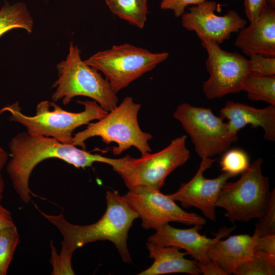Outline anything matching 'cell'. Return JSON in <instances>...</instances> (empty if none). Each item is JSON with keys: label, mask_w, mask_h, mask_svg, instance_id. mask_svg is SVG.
Instances as JSON below:
<instances>
[{"label": "cell", "mask_w": 275, "mask_h": 275, "mask_svg": "<svg viewBox=\"0 0 275 275\" xmlns=\"http://www.w3.org/2000/svg\"><path fill=\"white\" fill-rule=\"evenodd\" d=\"M106 209L96 223L88 225L71 224L64 218L63 212L58 215H48L38 209L41 214L53 224L63 238L62 249L58 254L52 247L50 263L51 274H74L71 258L77 248L99 240L113 243L123 261L132 262L127 247L128 232L138 215L124 196L116 190H108L105 195Z\"/></svg>", "instance_id": "6da1fadb"}, {"label": "cell", "mask_w": 275, "mask_h": 275, "mask_svg": "<svg viewBox=\"0 0 275 275\" xmlns=\"http://www.w3.org/2000/svg\"><path fill=\"white\" fill-rule=\"evenodd\" d=\"M11 159L6 171L14 189L25 203L31 200L32 194L29 180L37 164L48 158H58L77 168L91 167L96 162L112 166L115 158L92 154L72 144L62 143L56 139L34 135L28 131L19 133L9 144Z\"/></svg>", "instance_id": "7a4b0ae2"}, {"label": "cell", "mask_w": 275, "mask_h": 275, "mask_svg": "<svg viewBox=\"0 0 275 275\" xmlns=\"http://www.w3.org/2000/svg\"><path fill=\"white\" fill-rule=\"evenodd\" d=\"M77 102L84 106L83 111L68 112L53 101L45 100L38 104L34 116L23 114L18 101L0 109V114L9 112L10 120L20 123L31 134L51 137L62 143L72 144V133L76 128L88 124L91 121L98 120L108 113L94 100H78Z\"/></svg>", "instance_id": "3957f363"}, {"label": "cell", "mask_w": 275, "mask_h": 275, "mask_svg": "<svg viewBox=\"0 0 275 275\" xmlns=\"http://www.w3.org/2000/svg\"><path fill=\"white\" fill-rule=\"evenodd\" d=\"M185 135L173 140L164 149L133 158L127 155L116 158L112 167L129 191L160 190L168 176L189 159Z\"/></svg>", "instance_id": "277c9868"}, {"label": "cell", "mask_w": 275, "mask_h": 275, "mask_svg": "<svg viewBox=\"0 0 275 275\" xmlns=\"http://www.w3.org/2000/svg\"><path fill=\"white\" fill-rule=\"evenodd\" d=\"M141 107V104L134 102L131 97H126L104 117L89 123L85 130L75 134L72 138V144L86 149L85 142L97 136L106 144H117V146L112 148L115 155L121 154L131 147L138 149L142 155L151 152L148 142L152 136L142 131L138 122Z\"/></svg>", "instance_id": "5b68a950"}, {"label": "cell", "mask_w": 275, "mask_h": 275, "mask_svg": "<svg viewBox=\"0 0 275 275\" xmlns=\"http://www.w3.org/2000/svg\"><path fill=\"white\" fill-rule=\"evenodd\" d=\"M57 68L58 78L52 86L56 88L51 97L53 102L62 99L66 105L74 97L82 96L93 99L107 112L117 106L118 98L108 80L81 60L80 49L72 42L66 59Z\"/></svg>", "instance_id": "8992f818"}, {"label": "cell", "mask_w": 275, "mask_h": 275, "mask_svg": "<svg viewBox=\"0 0 275 275\" xmlns=\"http://www.w3.org/2000/svg\"><path fill=\"white\" fill-rule=\"evenodd\" d=\"M262 158L256 159L233 182L223 185L216 203L232 223L248 222L264 213L270 197L269 179L263 175Z\"/></svg>", "instance_id": "52a82bcc"}, {"label": "cell", "mask_w": 275, "mask_h": 275, "mask_svg": "<svg viewBox=\"0 0 275 275\" xmlns=\"http://www.w3.org/2000/svg\"><path fill=\"white\" fill-rule=\"evenodd\" d=\"M168 57L167 52L154 53L124 43L99 51L85 62L101 71L112 90L117 94L136 79L153 70Z\"/></svg>", "instance_id": "ba28073f"}, {"label": "cell", "mask_w": 275, "mask_h": 275, "mask_svg": "<svg viewBox=\"0 0 275 275\" xmlns=\"http://www.w3.org/2000/svg\"><path fill=\"white\" fill-rule=\"evenodd\" d=\"M173 116L189 136L201 159L224 153L237 141L238 136L231 132L228 123L210 108L182 103L178 105Z\"/></svg>", "instance_id": "9c48e42d"}, {"label": "cell", "mask_w": 275, "mask_h": 275, "mask_svg": "<svg viewBox=\"0 0 275 275\" xmlns=\"http://www.w3.org/2000/svg\"><path fill=\"white\" fill-rule=\"evenodd\" d=\"M199 39L208 55L206 66L209 77L202 86L206 97L213 99L241 91L244 81L251 72L249 59L238 52L223 49L219 44L208 38Z\"/></svg>", "instance_id": "30bf717a"}, {"label": "cell", "mask_w": 275, "mask_h": 275, "mask_svg": "<svg viewBox=\"0 0 275 275\" xmlns=\"http://www.w3.org/2000/svg\"><path fill=\"white\" fill-rule=\"evenodd\" d=\"M124 196L142 219V227L146 230H156L170 222L202 226L206 222L203 216L184 210L160 190H129Z\"/></svg>", "instance_id": "8fae6325"}, {"label": "cell", "mask_w": 275, "mask_h": 275, "mask_svg": "<svg viewBox=\"0 0 275 275\" xmlns=\"http://www.w3.org/2000/svg\"><path fill=\"white\" fill-rule=\"evenodd\" d=\"M221 6L214 1L207 0L188 7L189 12L181 16L182 26L195 32L198 37H205L220 44L228 40L232 33L245 26L246 20L234 10L223 16L214 13Z\"/></svg>", "instance_id": "7c38bea8"}, {"label": "cell", "mask_w": 275, "mask_h": 275, "mask_svg": "<svg viewBox=\"0 0 275 275\" xmlns=\"http://www.w3.org/2000/svg\"><path fill=\"white\" fill-rule=\"evenodd\" d=\"M216 160L212 158L201 159L199 168L187 182L182 183L175 193L168 195L175 201H179L184 208L194 207L200 210L207 218L216 220V203L224 184L232 177L223 172L213 179L205 178L204 173Z\"/></svg>", "instance_id": "4fadbf2b"}, {"label": "cell", "mask_w": 275, "mask_h": 275, "mask_svg": "<svg viewBox=\"0 0 275 275\" xmlns=\"http://www.w3.org/2000/svg\"><path fill=\"white\" fill-rule=\"evenodd\" d=\"M202 228V225H194L189 229H179L167 224L155 230V233L148 237V241L183 249L197 262H207L210 260L207 254L209 248L217 240L227 236L234 227L219 229L213 238L200 234L199 231Z\"/></svg>", "instance_id": "5bb4252c"}, {"label": "cell", "mask_w": 275, "mask_h": 275, "mask_svg": "<svg viewBox=\"0 0 275 275\" xmlns=\"http://www.w3.org/2000/svg\"><path fill=\"white\" fill-rule=\"evenodd\" d=\"M235 45L243 53L275 57V10L267 4L260 15L242 28Z\"/></svg>", "instance_id": "9a60e30c"}, {"label": "cell", "mask_w": 275, "mask_h": 275, "mask_svg": "<svg viewBox=\"0 0 275 275\" xmlns=\"http://www.w3.org/2000/svg\"><path fill=\"white\" fill-rule=\"evenodd\" d=\"M220 117L228 120L230 130L234 135L237 136L241 129L251 125L255 128L261 127L266 140L275 141V105L257 108L229 100L220 110Z\"/></svg>", "instance_id": "2e32d148"}, {"label": "cell", "mask_w": 275, "mask_h": 275, "mask_svg": "<svg viewBox=\"0 0 275 275\" xmlns=\"http://www.w3.org/2000/svg\"><path fill=\"white\" fill-rule=\"evenodd\" d=\"M257 238L243 234L217 240L209 248L208 256L227 275L235 274L239 267L254 256Z\"/></svg>", "instance_id": "e0dca14e"}, {"label": "cell", "mask_w": 275, "mask_h": 275, "mask_svg": "<svg viewBox=\"0 0 275 275\" xmlns=\"http://www.w3.org/2000/svg\"><path fill=\"white\" fill-rule=\"evenodd\" d=\"M149 257L154 260L152 265L139 275H160L185 273L190 275L201 274L197 261L185 258L188 255L174 246H162L147 242Z\"/></svg>", "instance_id": "ac0fdd59"}, {"label": "cell", "mask_w": 275, "mask_h": 275, "mask_svg": "<svg viewBox=\"0 0 275 275\" xmlns=\"http://www.w3.org/2000/svg\"><path fill=\"white\" fill-rule=\"evenodd\" d=\"M34 20L26 5L23 2L10 4L6 2L0 9V37L14 29L32 32Z\"/></svg>", "instance_id": "d6986e66"}, {"label": "cell", "mask_w": 275, "mask_h": 275, "mask_svg": "<svg viewBox=\"0 0 275 275\" xmlns=\"http://www.w3.org/2000/svg\"><path fill=\"white\" fill-rule=\"evenodd\" d=\"M111 12L140 29L147 21L148 0H105Z\"/></svg>", "instance_id": "ffe728a7"}, {"label": "cell", "mask_w": 275, "mask_h": 275, "mask_svg": "<svg viewBox=\"0 0 275 275\" xmlns=\"http://www.w3.org/2000/svg\"><path fill=\"white\" fill-rule=\"evenodd\" d=\"M242 91L253 101H261L275 105V75L263 76L250 72L246 76Z\"/></svg>", "instance_id": "44dd1931"}, {"label": "cell", "mask_w": 275, "mask_h": 275, "mask_svg": "<svg viewBox=\"0 0 275 275\" xmlns=\"http://www.w3.org/2000/svg\"><path fill=\"white\" fill-rule=\"evenodd\" d=\"M19 242L16 227L14 225L0 230V275H6Z\"/></svg>", "instance_id": "7402d4cb"}, {"label": "cell", "mask_w": 275, "mask_h": 275, "mask_svg": "<svg viewBox=\"0 0 275 275\" xmlns=\"http://www.w3.org/2000/svg\"><path fill=\"white\" fill-rule=\"evenodd\" d=\"M222 171L232 177L242 174L250 167V158L244 150L234 148L224 152L219 161Z\"/></svg>", "instance_id": "603a6c76"}, {"label": "cell", "mask_w": 275, "mask_h": 275, "mask_svg": "<svg viewBox=\"0 0 275 275\" xmlns=\"http://www.w3.org/2000/svg\"><path fill=\"white\" fill-rule=\"evenodd\" d=\"M275 259L254 251L253 257L244 263L235 275H274Z\"/></svg>", "instance_id": "cb8c5ba5"}, {"label": "cell", "mask_w": 275, "mask_h": 275, "mask_svg": "<svg viewBox=\"0 0 275 275\" xmlns=\"http://www.w3.org/2000/svg\"><path fill=\"white\" fill-rule=\"evenodd\" d=\"M255 225L253 236L258 237L264 235L275 233V190L271 191L267 208Z\"/></svg>", "instance_id": "d4e9b609"}, {"label": "cell", "mask_w": 275, "mask_h": 275, "mask_svg": "<svg viewBox=\"0 0 275 275\" xmlns=\"http://www.w3.org/2000/svg\"><path fill=\"white\" fill-rule=\"evenodd\" d=\"M251 72L263 75H275V57L254 54L250 56Z\"/></svg>", "instance_id": "484cf974"}, {"label": "cell", "mask_w": 275, "mask_h": 275, "mask_svg": "<svg viewBox=\"0 0 275 275\" xmlns=\"http://www.w3.org/2000/svg\"><path fill=\"white\" fill-rule=\"evenodd\" d=\"M254 251L275 259V233L257 237Z\"/></svg>", "instance_id": "4316f807"}, {"label": "cell", "mask_w": 275, "mask_h": 275, "mask_svg": "<svg viewBox=\"0 0 275 275\" xmlns=\"http://www.w3.org/2000/svg\"><path fill=\"white\" fill-rule=\"evenodd\" d=\"M206 0H161L160 8L171 10L176 17H181L185 13V9L189 5H196Z\"/></svg>", "instance_id": "83f0119b"}, {"label": "cell", "mask_w": 275, "mask_h": 275, "mask_svg": "<svg viewBox=\"0 0 275 275\" xmlns=\"http://www.w3.org/2000/svg\"><path fill=\"white\" fill-rule=\"evenodd\" d=\"M267 4V0H244V12L249 22L260 15Z\"/></svg>", "instance_id": "f1b7e54d"}, {"label": "cell", "mask_w": 275, "mask_h": 275, "mask_svg": "<svg viewBox=\"0 0 275 275\" xmlns=\"http://www.w3.org/2000/svg\"><path fill=\"white\" fill-rule=\"evenodd\" d=\"M201 273L204 275H227V273L215 262L210 260L207 262H197Z\"/></svg>", "instance_id": "f546056e"}, {"label": "cell", "mask_w": 275, "mask_h": 275, "mask_svg": "<svg viewBox=\"0 0 275 275\" xmlns=\"http://www.w3.org/2000/svg\"><path fill=\"white\" fill-rule=\"evenodd\" d=\"M14 225L11 212L0 204V230Z\"/></svg>", "instance_id": "4dcf8cb0"}, {"label": "cell", "mask_w": 275, "mask_h": 275, "mask_svg": "<svg viewBox=\"0 0 275 275\" xmlns=\"http://www.w3.org/2000/svg\"><path fill=\"white\" fill-rule=\"evenodd\" d=\"M8 158V154L4 150L0 151V201L3 199L4 190V182L1 175V171L5 166Z\"/></svg>", "instance_id": "1f68e13d"}, {"label": "cell", "mask_w": 275, "mask_h": 275, "mask_svg": "<svg viewBox=\"0 0 275 275\" xmlns=\"http://www.w3.org/2000/svg\"><path fill=\"white\" fill-rule=\"evenodd\" d=\"M267 2H269V5L274 8L275 0H267Z\"/></svg>", "instance_id": "d6a6232c"}, {"label": "cell", "mask_w": 275, "mask_h": 275, "mask_svg": "<svg viewBox=\"0 0 275 275\" xmlns=\"http://www.w3.org/2000/svg\"><path fill=\"white\" fill-rule=\"evenodd\" d=\"M2 150H3V149H2V148L0 146V151H2Z\"/></svg>", "instance_id": "836d02e7"}]
</instances>
